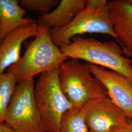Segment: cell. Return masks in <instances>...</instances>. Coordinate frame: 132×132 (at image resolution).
Segmentation results:
<instances>
[{
  "label": "cell",
  "instance_id": "cell-15",
  "mask_svg": "<svg viewBox=\"0 0 132 132\" xmlns=\"http://www.w3.org/2000/svg\"><path fill=\"white\" fill-rule=\"evenodd\" d=\"M57 0H21L20 5L25 10L40 13L41 15L47 14L50 10L57 6Z\"/></svg>",
  "mask_w": 132,
  "mask_h": 132
},
{
  "label": "cell",
  "instance_id": "cell-11",
  "mask_svg": "<svg viewBox=\"0 0 132 132\" xmlns=\"http://www.w3.org/2000/svg\"><path fill=\"white\" fill-rule=\"evenodd\" d=\"M26 10L18 0H0V44L5 37L17 29L37 21L25 17Z\"/></svg>",
  "mask_w": 132,
  "mask_h": 132
},
{
  "label": "cell",
  "instance_id": "cell-14",
  "mask_svg": "<svg viewBox=\"0 0 132 132\" xmlns=\"http://www.w3.org/2000/svg\"><path fill=\"white\" fill-rule=\"evenodd\" d=\"M17 83V80L12 75L7 72L0 75V122H5Z\"/></svg>",
  "mask_w": 132,
  "mask_h": 132
},
{
  "label": "cell",
  "instance_id": "cell-10",
  "mask_svg": "<svg viewBox=\"0 0 132 132\" xmlns=\"http://www.w3.org/2000/svg\"><path fill=\"white\" fill-rule=\"evenodd\" d=\"M40 31L36 22L17 29L5 37L0 44V75L20 60L23 43L28 38L37 36Z\"/></svg>",
  "mask_w": 132,
  "mask_h": 132
},
{
  "label": "cell",
  "instance_id": "cell-17",
  "mask_svg": "<svg viewBox=\"0 0 132 132\" xmlns=\"http://www.w3.org/2000/svg\"><path fill=\"white\" fill-rule=\"evenodd\" d=\"M0 132H13L5 122H0Z\"/></svg>",
  "mask_w": 132,
  "mask_h": 132
},
{
  "label": "cell",
  "instance_id": "cell-3",
  "mask_svg": "<svg viewBox=\"0 0 132 132\" xmlns=\"http://www.w3.org/2000/svg\"><path fill=\"white\" fill-rule=\"evenodd\" d=\"M87 33L107 34L118 43L110 14L108 1L87 0L85 7L68 25L62 28L50 29L52 41L59 47L68 45L73 38Z\"/></svg>",
  "mask_w": 132,
  "mask_h": 132
},
{
  "label": "cell",
  "instance_id": "cell-8",
  "mask_svg": "<svg viewBox=\"0 0 132 132\" xmlns=\"http://www.w3.org/2000/svg\"><path fill=\"white\" fill-rule=\"evenodd\" d=\"M90 72L103 85L108 97L132 119V82L127 77L114 71L87 63Z\"/></svg>",
  "mask_w": 132,
  "mask_h": 132
},
{
  "label": "cell",
  "instance_id": "cell-12",
  "mask_svg": "<svg viewBox=\"0 0 132 132\" xmlns=\"http://www.w3.org/2000/svg\"><path fill=\"white\" fill-rule=\"evenodd\" d=\"M86 0H62L55 9L39 17V26L50 29L64 28L68 25L86 5Z\"/></svg>",
  "mask_w": 132,
  "mask_h": 132
},
{
  "label": "cell",
  "instance_id": "cell-13",
  "mask_svg": "<svg viewBox=\"0 0 132 132\" xmlns=\"http://www.w3.org/2000/svg\"><path fill=\"white\" fill-rule=\"evenodd\" d=\"M59 132H90L85 120V106H73L64 113Z\"/></svg>",
  "mask_w": 132,
  "mask_h": 132
},
{
  "label": "cell",
  "instance_id": "cell-7",
  "mask_svg": "<svg viewBox=\"0 0 132 132\" xmlns=\"http://www.w3.org/2000/svg\"><path fill=\"white\" fill-rule=\"evenodd\" d=\"M85 110V120L90 132H113L129 119L108 96L86 105Z\"/></svg>",
  "mask_w": 132,
  "mask_h": 132
},
{
  "label": "cell",
  "instance_id": "cell-5",
  "mask_svg": "<svg viewBox=\"0 0 132 132\" xmlns=\"http://www.w3.org/2000/svg\"><path fill=\"white\" fill-rule=\"evenodd\" d=\"M59 67L40 75L34 87V97L46 132H59L63 115L73 107L60 85Z\"/></svg>",
  "mask_w": 132,
  "mask_h": 132
},
{
  "label": "cell",
  "instance_id": "cell-9",
  "mask_svg": "<svg viewBox=\"0 0 132 132\" xmlns=\"http://www.w3.org/2000/svg\"><path fill=\"white\" fill-rule=\"evenodd\" d=\"M110 14L118 43L124 55L132 57V0L108 2Z\"/></svg>",
  "mask_w": 132,
  "mask_h": 132
},
{
  "label": "cell",
  "instance_id": "cell-6",
  "mask_svg": "<svg viewBox=\"0 0 132 132\" xmlns=\"http://www.w3.org/2000/svg\"><path fill=\"white\" fill-rule=\"evenodd\" d=\"M34 87L33 78L17 84L5 121L13 132H46L34 97Z\"/></svg>",
  "mask_w": 132,
  "mask_h": 132
},
{
  "label": "cell",
  "instance_id": "cell-16",
  "mask_svg": "<svg viewBox=\"0 0 132 132\" xmlns=\"http://www.w3.org/2000/svg\"><path fill=\"white\" fill-rule=\"evenodd\" d=\"M113 132H132V119H129L124 125Z\"/></svg>",
  "mask_w": 132,
  "mask_h": 132
},
{
  "label": "cell",
  "instance_id": "cell-4",
  "mask_svg": "<svg viewBox=\"0 0 132 132\" xmlns=\"http://www.w3.org/2000/svg\"><path fill=\"white\" fill-rule=\"evenodd\" d=\"M62 90L73 107L82 108L92 101L107 96L103 85L90 72L87 64L69 59L59 68Z\"/></svg>",
  "mask_w": 132,
  "mask_h": 132
},
{
  "label": "cell",
  "instance_id": "cell-2",
  "mask_svg": "<svg viewBox=\"0 0 132 132\" xmlns=\"http://www.w3.org/2000/svg\"><path fill=\"white\" fill-rule=\"evenodd\" d=\"M39 26L40 32L28 45L23 56L7 70L6 72L14 76L17 83L59 68L69 59L53 42L50 29Z\"/></svg>",
  "mask_w": 132,
  "mask_h": 132
},
{
  "label": "cell",
  "instance_id": "cell-1",
  "mask_svg": "<svg viewBox=\"0 0 132 132\" xmlns=\"http://www.w3.org/2000/svg\"><path fill=\"white\" fill-rule=\"evenodd\" d=\"M60 50L69 59L82 60L88 63L114 71L132 82V59L126 56L118 43L101 42L94 38L77 36Z\"/></svg>",
  "mask_w": 132,
  "mask_h": 132
}]
</instances>
